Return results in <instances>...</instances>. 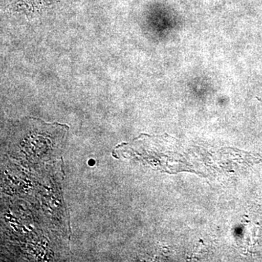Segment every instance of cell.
<instances>
[{
    "label": "cell",
    "instance_id": "6da1fadb",
    "mask_svg": "<svg viewBox=\"0 0 262 262\" xmlns=\"http://www.w3.org/2000/svg\"><path fill=\"white\" fill-rule=\"evenodd\" d=\"M89 164H90V165H94V164H95V162L94 161H92V162L90 161Z\"/></svg>",
    "mask_w": 262,
    "mask_h": 262
}]
</instances>
